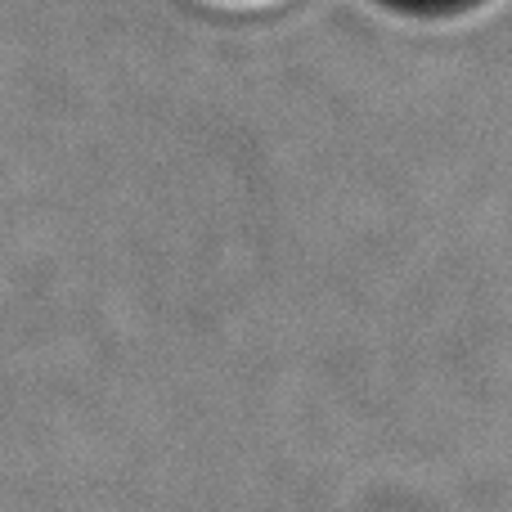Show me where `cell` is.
<instances>
[{
  "mask_svg": "<svg viewBox=\"0 0 512 512\" xmlns=\"http://www.w3.org/2000/svg\"><path fill=\"white\" fill-rule=\"evenodd\" d=\"M405 9H454V5H468V0H396Z\"/></svg>",
  "mask_w": 512,
  "mask_h": 512,
  "instance_id": "cell-1",
  "label": "cell"
}]
</instances>
